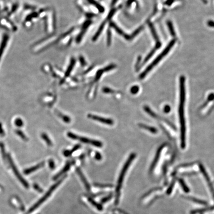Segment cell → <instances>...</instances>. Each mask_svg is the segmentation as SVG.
Returning <instances> with one entry per match:
<instances>
[{"label": "cell", "instance_id": "1", "mask_svg": "<svg viewBox=\"0 0 214 214\" xmlns=\"http://www.w3.org/2000/svg\"><path fill=\"white\" fill-rule=\"evenodd\" d=\"M185 78L183 76L180 77L179 79L180 87V101L179 105V116L181 132V147L184 149L186 146L185 135H186V125L184 116V105L185 101Z\"/></svg>", "mask_w": 214, "mask_h": 214}, {"label": "cell", "instance_id": "2", "mask_svg": "<svg viewBox=\"0 0 214 214\" xmlns=\"http://www.w3.org/2000/svg\"><path fill=\"white\" fill-rule=\"evenodd\" d=\"M175 42H176V40H175V39H174V40H172V41L169 43L168 46L166 47L165 49H164V51H163L155 59V60L153 61V62H152V63L145 69V70L141 74H140V77H139L140 79H143V78L146 76L147 74H148L149 72H150L155 66H156V65H158V63H159V62H160L161 61L168 53H169L170 51L172 49V48L173 47L174 44H175Z\"/></svg>", "mask_w": 214, "mask_h": 214}, {"label": "cell", "instance_id": "3", "mask_svg": "<svg viewBox=\"0 0 214 214\" xmlns=\"http://www.w3.org/2000/svg\"><path fill=\"white\" fill-rule=\"evenodd\" d=\"M135 157H136V154L135 153H132V154H130L129 157L128 158V160L126 161L124 166H123L122 171L120 172V175L119 179H118L117 187H116V201H115V203L116 204L118 203L119 199H120L119 198H120V189L122 188V184H123V182L124 181V177H125V174L127 173L128 170V169L130 164H132Z\"/></svg>", "mask_w": 214, "mask_h": 214}, {"label": "cell", "instance_id": "4", "mask_svg": "<svg viewBox=\"0 0 214 214\" xmlns=\"http://www.w3.org/2000/svg\"><path fill=\"white\" fill-rule=\"evenodd\" d=\"M11 41V36L8 33L3 32L0 34V66L7 53Z\"/></svg>", "mask_w": 214, "mask_h": 214}, {"label": "cell", "instance_id": "5", "mask_svg": "<svg viewBox=\"0 0 214 214\" xmlns=\"http://www.w3.org/2000/svg\"><path fill=\"white\" fill-rule=\"evenodd\" d=\"M65 177H66V176H65L64 178H62L60 180H59V182H57L56 183L54 184V185L49 189V190H48V191L44 195V196H43L39 201H38L36 203H35L34 205L31 208L29 209V211L27 212V213L26 214H30V213H31L32 212L35 211L36 209H37L43 203H44V202L47 199L49 198V197L51 195L52 193H53L54 190H55L58 187V186H59V185L61 183V182H63V180L65 179Z\"/></svg>", "mask_w": 214, "mask_h": 214}, {"label": "cell", "instance_id": "6", "mask_svg": "<svg viewBox=\"0 0 214 214\" xmlns=\"http://www.w3.org/2000/svg\"><path fill=\"white\" fill-rule=\"evenodd\" d=\"M67 135L69 137L74 140H78L79 141L84 143L86 144H89L94 146L101 148L103 146V143L100 141L98 140H93V139H89L88 138L80 136L77 134H74L73 133L69 132L67 133Z\"/></svg>", "mask_w": 214, "mask_h": 214}, {"label": "cell", "instance_id": "7", "mask_svg": "<svg viewBox=\"0 0 214 214\" xmlns=\"http://www.w3.org/2000/svg\"><path fill=\"white\" fill-rule=\"evenodd\" d=\"M7 157H8V160L9 161V163H10V166H11V169H13V172H14L15 176L17 177L19 180L20 181V183L24 185V187L26 188L29 187V184L27 182L25 179H24L23 177L21 176L20 173H19V170H18V169L16 168V166H15V164L14 163L13 159L11 158L10 155L8 154Z\"/></svg>", "mask_w": 214, "mask_h": 214}, {"label": "cell", "instance_id": "8", "mask_svg": "<svg viewBox=\"0 0 214 214\" xmlns=\"http://www.w3.org/2000/svg\"><path fill=\"white\" fill-rule=\"evenodd\" d=\"M115 11H116V10H115V9H113V10H112L110 11V13H109L108 17L101 24L100 27L99 28L98 30H97L96 33L95 34L94 37L93 38V41H96L97 39H98V38L99 37V36H100L102 30L104 29V27L105 26L106 23L107 22H108V20L111 19V18L113 17V15H114L115 13Z\"/></svg>", "mask_w": 214, "mask_h": 214}, {"label": "cell", "instance_id": "9", "mask_svg": "<svg viewBox=\"0 0 214 214\" xmlns=\"http://www.w3.org/2000/svg\"><path fill=\"white\" fill-rule=\"evenodd\" d=\"M88 117L89 119H92L93 120H96L97 122H100L104 124L110 125L114 124V121L111 119H107V118H103V117L98 116V115H92V114H89L88 115Z\"/></svg>", "mask_w": 214, "mask_h": 214}, {"label": "cell", "instance_id": "10", "mask_svg": "<svg viewBox=\"0 0 214 214\" xmlns=\"http://www.w3.org/2000/svg\"><path fill=\"white\" fill-rule=\"evenodd\" d=\"M0 25L5 28L8 29V30L13 31V30H15L16 28L12 22L9 20H6V19H1Z\"/></svg>", "mask_w": 214, "mask_h": 214}, {"label": "cell", "instance_id": "11", "mask_svg": "<svg viewBox=\"0 0 214 214\" xmlns=\"http://www.w3.org/2000/svg\"><path fill=\"white\" fill-rule=\"evenodd\" d=\"M165 145L166 144H163L161 146L159 147L158 151L157 152L156 154L155 157V158H154V160H153V162H152V164L151 166L150 170V171H151V172L153 170L154 168L155 167L157 164L158 163L159 158L160 157L161 154L162 150L164 149Z\"/></svg>", "mask_w": 214, "mask_h": 214}, {"label": "cell", "instance_id": "12", "mask_svg": "<svg viewBox=\"0 0 214 214\" xmlns=\"http://www.w3.org/2000/svg\"><path fill=\"white\" fill-rule=\"evenodd\" d=\"M44 164H45V163H44V162H43L39 163V164H37V165L31 167V168H28V169L25 170L24 171V173L25 174H30L31 173H33V172H35L37 170L41 168L42 167L44 166Z\"/></svg>", "mask_w": 214, "mask_h": 214}, {"label": "cell", "instance_id": "13", "mask_svg": "<svg viewBox=\"0 0 214 214\" xmlns=\"http://www.w3.org/2000/svg\"><path fill=\"white\" fill-rule=\"evenodd\" d=\"M77 172L78 173V174L79 175V177H80V178L82 179V182L84 183L85 187L86 188V189H88V190H89L90 189V185H89V183L87 181L86 178L84 177V175L83 174L81 170L79 168H77Z\"/></svg>", "mask_w": 214, "mask_h": 214}, {"label": "cell", "instance_id": "14", "mask_svg": "<svg viewBox=\"0 0 214 214\" xmlns=\"http://www.w3.org/2000/svg\"><path fill=\"white\" fill-rule=\"evenodd\" d=\"M138 125H139V127L140 128L148 130L149 132H150L152 133H154V134H156V133L158 132V130L155 128H154V127H150V126L146 125V124H139Z\"/></svg>", "mask_w": 214, "mask_h": 214}, {"label": "cell", "instance_id": "15", "mask_svg": "<svg viewBox=\"0 0 214 214\" xmlns=\"http://www.w3.org/2000/svg\"><path fill=\"white\" fill-rule=\"evenodd\" d=\"M70 163H68L65 165V166H64V168H63V169L61 170L60 172L58 173L56 175H55V177H54V179H56L59 177H61L62 174H64L65 173H66V172H68L69 169H70Z\"/></svg>", "mask_w": 214, "mask_h": 214}, {"label": "cell", "instance_id": "16", "mask_svg": "<svg viewBox=\"0 0 214 214\" xmlns=\"http://www.w3.org/2000/svg\"><path fill=\"white\" fill-rule=\"evenodd\" d=\"M90 24V21H87L86 23H85L84 24V26H83V29L82 30V32L80 33L79 35H78V36L77 38V42H79L82 40V37L83 35H84V33L86 30L87 28L88 27L89 25Z\"/></svg>", "mask_w": 214, "mask_h": 214}, {"label": "cell", "instance_id": "17", "mask_svg": "<svg viewBox=\"0 0 214 214\" xmlns=\"http://www.w3.org/2000/svg\"><path fill=\"white\" fill-rule=\"evenodd\" d=\"M90 4H91L92 5L94 6H96L97 9H98V10H99L100 13H103L104 10H105V9H104V7L100 5L99 3L97 2L95 0H86Z\"/></svg>", "mask_w": 214, "mask_h": 214}, {"label": "cell", "instance_id": "18", "mask_svg": "<svg viewBox=\"0 0 214 214\" xmlns=\"http://www.w3.org/2000/svg\"><path fill=\"white\" fill-rule=\"evenodd\" d=\"M75 59H71L70 64H69V67H68V69H67V70H66V72H65V78H67V77H69V75L70 74L71 71L73 70V68L74 65H75Z\"/></svg>", "mask_w": 214, "mask_h": 214}, {"label": "cell", "instance_id": "19", "mask_svg": "<svg viewBox=\"0 0 214 214\" xmlns=\"http://www.w3.org/2000/svg\"><path fill=\"white\" fill-rule=\"evenodd\" d=\"M80 147V145H77L75 146L74 147H73V149H72V150H66L65 151H64V155L66 157H68L69 156L71 155V154H73L74 152H75V151L77 150L78 148Z\"/></svg>", "mask_w": 214, "mask_h": 214}, {"label": "cell", "instance_id": "20", "mask_svg": "<svg viewBox=\"0 0 214 214\" xmlns=\"http://www.w3.org/2000/svg\"><path fill=\"white\" fill-rule=\"evenodd\" d=\"M41 137L46 142L47 145H48L49 146L52 145V142L51 141V140H50L48 136L46 133H42Z\"/></svg>", "mask_w": 214, "mask_h": 214}, {"label": "cell", "instance_id": "21", "mask_svg": "<svg viewBox=\"0 0 214 214\" xmlns=\"http://www.w3.org/2000/svg\"><path fill=\"white\" fill-rule=\"evenodd\" d=\"M168 27L169 28L170 31V34H172L173 36L175 35V32H174V27H173L172 23L170 21H168Z\"/></svg>", "mask_w": 214, "mask_h": 214}, {"label": "cell", "instance_id": "22", "mask_svg": "<svg viewBox=\"0 0 214 214\" xmlns=\"http://www.w3.org/2000/svg\"><path fill=\"white\" fill-rule=\"evenodd\" d=\"M139 87L137 86V85H135V86H133L131 88L130 92L132 93V94H136L139 92Z\"/></svg>", "mask_w": 214, "mask_h": 214}, {"label": "cell", "instance_id": "23", "mask_svg": "<svg viewBox=\"0 0 214 214\" xmlns=\"http://www.w3.org/2000/svg\"><path fill=\"white\" fill-rule=\"evenodd\" d=\"M59 115H60L61 117V119H63V120H64V122L66 123H70L71 120H70V118L69 116H67V115H63L61 113H60Z\"/></svg>", "mask_w": 214, "mask_h": 214}, {"label": "cell", "instance_id": "24", "mask_svg": "<svg viewBox=\"0 0 214 214\" xmlns=\"http://www.w3.org/2000/svg\"><path fill=\"white\" fill-rule=\"evenodd\" d=\"M15 125L19 127H22L23 125V120H22L21 119H19V118L16 119L15 121Z\"/></svg>", "mask_w": 214, "mask_h": 214}, {"label": "cell", "instance_id": "25", "mask_svg": "<svg viewBox=\"0 0 214 214\" xmlns=\"http://www.w3.org/2000/svg\"><path fill=\"white\" fill-rule=\"evenodd\" d=\"M16 133H17V134L19 135V136H20L23 140H27V137L25 136V135H24V134L23 132H21V130H17L16 131Z\"/></svg>", "mask_w": 214, "mask_h": 214}, {"label": "cell", "instance_id": "26", "mask_svg": "<svg viewBox=\"0 0 214 214\" xmlns=\"http://www.w3.org/2000/svg\"><path fill=\"white\" fill-rule=\"evenodd\" d=\"M49 163L50 168L51 169H54L55 167V162H54V161L53 160H49Z\"/></svg>", "mask_w": 214, "mask_h": 214}, {"label": "cell", "instance_id": "27", "mask_svg": "<svg viewBox=\"0 0 214 214\" xmlns=\"http://www.w3.org/2000/svg\"><path fill=\"white\" fill-rule=\"evenodd\" d=\"M95 158L97 160L100 161L102 160V157L101 154L100 153L97 152L96 153H95Z\"/></svg>", "mask_w": 214, "mask_h": 214}, {"label": "cell", "instance_id": "28", "mask_svg": "<svg viewBox=\"0 0 214 214\" xmlns=\"http://www.w3.org/2000/svg\"><path fill=\"white\" fill-rule=\"evenodd\" d=\"M103 92L106 93H114V91L111 90L109 88H104L103 89Z\"/></svg>", "mask_w": 214, "mask_h": 214}, {"label": "cell", "instance_id": "29", "mask_svg": "<svg viewBox=\"0 0 214 214\" xmlns=\"http://www.w3.org/2000/svg\"><path fill=\"white\" fill-rule=\"evenodd\" d=\"M171 110L170 106L169 105H166L164 108V111L165 113H169Z\"/></svg>", "mask_w": 214, "mask_h": 214}, {"label": "cell", "instance_id": "30", "mask_svg": "<svg viewBox=\"0 0 214 214\" xmlns=\"http://www.w3.org/2000/svg\"><path fill=\"white\" fill-rule=\"evenodd\" d=\"M214 99V94L211 93L209 95L208 97V102L212 101Z\"/></svg>", "mask_w": 214, "mask_h": 214}, {"label": "cell", "instance_id": "31", "mask_svg": "<svg viewBox=\"0 0 214 214\" xmlns=\"http://www.w3.org/2000/svg\"><path fill=\"white\" fill-rule=\"evenodd\" d=\"M207 24L209 27L214 28V21L213 20H209L207 23Z\"/></svg>", "mask_w": 214, "mask_h": 214}, {"label": "cell", "instance_id": "32", "mask_svg": "<svg viewBox=\"0 0 214 214\" xmlns=\"http://www.w3.org/2000/svg\"><path fill=\"white\" fill-rule=\"evenodd\" d=\"M107 39H108V44H109V45H110V43H111V33L110 32H109L108 33V38H107Z\"/></svg>", "mask_w": 214, "mask_h": 214}, {"label": "cell", "instance_id": "33", "mask_svg": "<svg viewBox=\"0 0 214 214\" xmlns=\"http://www.w3.org/2000/svg\"><path fill=\"white\" fill-rule=\"evenodd\" d=\"M34 187L35 189H36V190H37V191H39V192L42 191V189H41V188H40V187H39V186H38V185H37V184H34Z\"/></svg>", "mask_w": 214, "mask_h": 214}, {"label": "cell", "instance_id": "34", "mask_svg": "<svg viewBox=\"0 0 214 214\" xmlns=\"http://www.w3.org/2000/svg\"><path fill=\"white\" fill-rule=\"evenodd\" d=\"M0 134H2V135H3L4 134V130H3L2 125L1 123H0Z\"/></svg>", "mask_w": 214, "mask_h": 214}, {"label": "cell", "instance_id": "35", "mask_svg": "<svg viewBox=\"0 0 214 214\" xmlns=\"http://www.w3.org/2000/svg\"><path fill=\"white\" fill-rule=\"evenodd\" d=\"M80 61H81V63H82V65H85V61H84V59L83 58H80Z\"/></svg>", "mask_w": 214, "mask_h": 214}, {"label": "cell", "instance_id": "36", "mask_svg": "<svg viewBox=\"0 0 214 214\" xmlns=\"http://www.w3.org/2000/svg\"><path fill=\"white\" fill-rule=\"evenodd\" d=\"M116 1H117V0H113V1H112V3H111V4H113V5H114V4H115V3H116Z\"/></svg>", "mask_w": 214, "mask_h": 214}]
</instances>
